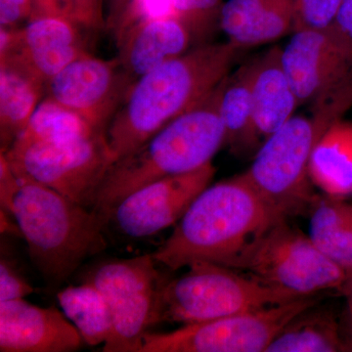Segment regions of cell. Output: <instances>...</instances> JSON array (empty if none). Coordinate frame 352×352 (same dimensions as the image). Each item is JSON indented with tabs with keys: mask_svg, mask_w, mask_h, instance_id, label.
<instances>
[{
	"mask_svg": "<svg viewBox=\"0 0 352 352\" xmlns=\"http://www.w3.org/2000/svg\"><path fill=\"white\" fill-rule=\"evenodd\" d=\"M252 97L256 129L263 141L294 117L300 106L285 73L279 46L252 59Z\"/></svg>",
	"mask_w": 352,
	"mask_h": 352,
	"instance_id": "e0dca14e",
	"label": "cell"
},
{
	"mask_svg": "<svg viewBox=\"0 0 352 352\" xmlns=\"http://www.w3.org/2000/svg\"><path fill=\"white\" fill-rule=\"evenodd\" d=\"M78 25L64 16L36 14L20 29L1 28L0 63L22 69L46 85L87 54Z\"/></svg>",
	"mask_w": 352,
	"mask_h": 352,
	"instance_id": "4fadbf2b",
	"label": "cell"
},
{
	"mask_svg": "<svg viewBox=\"0 0 352 352\" xmlns=\"http://www.w3.org/2000/svg\"><path fill=\"white\" fill-rule=\"evenodd\" d=\"M342 289H344V292H346V294L349 296V305H352V272L349 275V276H347L346 285H344V288Z\"/></svg>",
	"mask_w": 352,
	"mask_h": 352,
	"instance_id": "8d00e7d4",
	"label": "cell"
},
{
	"mask_svg": "<svg viewBox=\"0 0 352 352\" xmlns=\"http://www.w3.org/2000/svg\"><path fill=\"white\" fill-rule=\"evenodd\" d=\"M331 126L321 116H294L261 143L243 173L256 193L284 219L311 212L319 197L312 188L310 157Z\"/></svg>",
	"mask_w": 352,
	"mask_h": 352,
	"instance_id": "8992f818",
	"label": "cell"
},
{
	"mask_svg": "<svg viewBox=\"0 0 352 352\" xmlns=\"http://www.w3.org/2000/svg\"><path fill=\"white\" fill-rule=\"evenodd\" d=\"M308 308L289 322L265 352L346 351L342 324L326 309Z\"/></svg>",
	"mask_w": 352,
	"mask_h": 352,
	"instance_id": "44dd1931",
	"label": "cell"
},
{
	"mask_svg": "<svg viewBox=\"0 0 352 352\" xmlns=\"http://www.w3.org/2000/svg\"><path fill=\"white\" fill-rule=\"evenodd\" d=\"M331 29L352 48V0H342Z\"/></svg>",
	"mask_w": 352,
	"mask_h": 352,
	"instance_id": "d6a6232c",
	"label": "cell"
},
{
	"mask_svg": "<svg viewBox=\"0 0 352 352\" xmlns=\"http://www.w3.org/2000/svg\"><path fill=\"white\" fill-rule=\"evenodd\" d=\"M168 17H176L173 0H132L113 27L116 38L118 41L139 24Z\"/></svg>",
	"mask_w": 352,
	"mask_h": 352,
	"instance_id": "83f0119b",
	"label": "cell"
},
{
	"mask_svg": "<svg viewBox=\"0 0 352 352\" xmlns=\"http://www.w3.org/2000/svg\"><path fill=\"white\" fill-rule=\"evenodd\" d=\"M17 177L55 190L91 208L113 157L105 133L67 142H41L2 153Z\"/></svg>",
	"mask_w": 352,
	"mask_h": 352,
	"instance_id": "9c48e42d",
	"label": "cell"
},
{
	"mask_svg": "<svg viewBox=\"0 0 352 352\" xmlns=\"http://www.w3.org/2000/svg\"><path fill=\"white\" fill-rule=\"evenodd\" d=\"M311 210L309 237L331 261L352 272V204L330 197Z\"/></svg>",
	"mask_w": 352,
	"mask_h": 352,
	"instance_id": "7402d4cb",
	"label": "cell"
},
{
	"mask_svg": "<svg viewBox=\"0 0 352 352\" xmlns=\"http://www.w3.org/2000/svg\"><path fill=\"white\" fill-rule=\"evenodd\" d=\"M34 13L32 0H0V25L14 29L19 23L31 19Z\"/></svg>",
	"mask_w": 352,
	"mask_h": 352,
	"instance_id": "1f68e13d",
	"label": "cell"
},
{
	"mask_svg": "<svg viewBox=\"0 0 352 352\" xmlns=\"http://www.w3.org/2000/svg\"><path fill=\"white\" fill-rule=\"evenodd\" d=\"M36 292L31 284L15 270L10 261H0V302L20 300Z\"/></svg>",
	"mask_w": 352,
	"mask_h": 352,
	"instance_id": "f546056e",
	"label": "cell"
},
{
	"mask_svg": "<svg viewBox=\"0 0 352 352\" xmlns=\"http://www.w3.org/2000/svg\"><path fill=\"white\" fill-rule=\"evenodd\" d=\"M103 0H69L72 18L76 24L87 29L100 30L105 27Z\"/></svg>",
	"mask_w": 352,
	"mask_h": 352,
	"instance_id": "4dcf8cb0",
	"label": "cell"
},
{
	"mask_svg": "<svg viewBox=\"0 0 352 352\" xmlns=\"http://www.w3.org/2000/svg\"><path fill=\"white\" fill-rule=\"evenodd\" d=\"M238 51L229 41L201 44L132 83L105 131L113 162L212 94Z\"/></svg>",
	"mask_w": 352,
	"mask_h": 352,
	"instance_id": "6da1fadb",
	"label": "cell"
},
{
	"mask_svg": "<svg viewBox=\"0 0 352 352\" xmlns=\"http://www.w3.org/2000/svg\"><path fill=\"white\" fill-rule=\"evenodd\" d=\"M224 80L195 107L113 162L91 207L106 226L113 207L132 192L212 163V157L226 145V129L220 115Z\"/></svg>",
	"mask_w": 352,
	"mask_h": 352,
	"instance_id": "3957f363",
	"label": "cell"
},
{
	"mask_svg": "<svg viewBox=\"0 0 352 352\" xmlns=\"http://www.w3.org/2000/svg\"><path fill=\"white\" fill-rule=\"evenodd\" d=\"M32 1L34 6V15L47 14V15L64 16L73 20L69 0H32Z\"/></svg>",
	"mask_w": 352,
	"mask_h": 352,
	"instance_id": "836d02e7",
	"label": "cell"
},
{
	"mask_svg": "<svg viewBox=\"0 0 352 352\" xmlns=\"http://www.w3.org/2000/svg\"><path fill=\"white\" fill-rule=\"evenodd\" d=\"M151 254L111 258L96 264L83 281L105 296L113 328L104 352H140L143 338L159 324V293L163 278Z\"/></svg>",
	"mask_w": 352,
	"mask_h": 352,
	"instance_id": "ba28073f",
	"label": "cell"
},
{
	"mask_svg": "<svg viewBox=\"0 0 352 352\" xmlns=\"http://www.w3.org/2000/svg\"><path fill=\"white\" fill-rule=\"evenodd\" d=\"M0 65V142L6 153L43 100L46 85L22 69Z\"/></svg>",
	"mask_w": 352,
	"mask_h": 352,
	"instance_id": "ffe728a7",
	"label": "cell"
},
{
	"mask_svg": "<svg viewBox=\"0 0 352 352\" xmlns=\"http://www.w3.org/2000/svg\"><path fill=\"white\" fill-rule=\"evenodd\" d=\"M342 324V337H344L346 351L352 352V305L349 303L344 322Z\"/></svg>",
	"mask_w": 352,
	"mask_h": 352,
	"instance_id": "d590c367",
	"label": "cell"
},
{
	"mask_svg": "<svg viewBox=\"0 0 352 352\" xmlns=\"http://www.w3.org/2000/svg\"><path fill=\"white\" fill-rule=\"evenodd\" d=\"M63 311L24 298L0 302V351L69 352L83 344Z\"/></svg>",
	"mask_w": 352,
	"mask_h": 352,
	"instance_id": "9a60e30c",
	"label": "cell"
},
{
	"mask_svg": "<svg viewBox=\"0 0 352 352\" xmlns=\"http://www.w3.org/2000/svg\"><path fill=\"white\" fill-rule=\"evenodd\" d=\"M132 83L119 57L105 60L87 52L51 78L46 92L105 133Z\"/></svg>",
	"mask_w": 352,
	"mask_h": 352,
	"instance_id": "8fae6325",
	"label": "cell"
},
{
	"mask_svg": "<svg viewBox=\"0 0 352 352\" xmlns=\"http://www.w3.org/2000/svg\"><path fill=\"white\" fill-rule=\"evenodd\" d=\"M252 60L226 76L220 102L226 145L238 156L258 151L263 140L254 120L252 97Z\"/></svg>",
	"mask_w": 352,
	"mask_h": 352,
	"instance_id": "d6986e66",
	"label": "cell"
},
{
	"mask_svg": "<svg viewBox=\"0 0 352 352\" xmlns=\"http://www.w3.org/2000/svg\"><path fill=\"white\" fill-rule=\"evenodd\" d=\"M270 0H227L220 13L219 27L232 41L258 17Z\"/></svg>",
	"mask_w": 352,
	"mask_h": 352,
	"instance_id": "f1b7e54d",
	"label": "cell"
},
{
	"mask_svg": "<svg viewBox=\"0 0 352 352\" xmlns=\"http://www.w3.org/2000/svg\"><path fill=\"white\" fill-rule=\"evenodd\" d=\"M100 133L104 132L95 131L80 115L46 96L39 102L27 126L10 148L41 142H67Z\"/></svg>",
	"mask_w": 352,
	"mask_h": 352,
	"instance_id": "cb8c5ba5",
	"label": "cell"
},
{
	"mask_svg": "<svg viewBox=\"0 0 352 352\" xmlns=\"http://www.w3.org/2000/svg\"><path fill=\"white\" fill-rule=\"evenodd\" d=\"M342 0H293V32L327 31Z\"/></svg>",
	"mask_w": 352,
	"mask_h": 352,
	"instance_id": "4316f807",
	"label": "cell"
},
{
	"mask_svg": "<svg viewBox=\"0 0 352 352\" xmlns=\"http://www.w3.org/2000/svg\"><path fill=\"white\" fill-rule=\"evenodd\" d=\"M212 163L184 175L163 178L132 192L113 207L109 224L141 239L175 226L215 175Z\"/></svg>",
	"mask_w": 352,
	"mask_h": 352,
	"instance_id": "7c38bea8",
	"label": "cell"
},
{
	"mask_svg": "<svg viewBox=\"0 0 352 352\" xmlns=\"http://www.w3.org/2000/svg\"><path fill=\"white\" fill-rule=\"evenodd\" d=\"M132 0H112V6H111L110 15H109L107 25L111 29H113L120 16L126 10Z\"/></svg>",
	"mask_w": 352,
	"mask_h": 352,
	"instance_id": "e575fe53",
	"label": "cell"
},
{
	"mask_svg": "<svg viewBox=\"0 0 352 352\" xmlns=\"http://www.w3.org/2000/svg\"><path fill=\"white\" fill-rule=\"evenodd\" d=\"M58 302L88 346L104 344L112 333L110 307L103 294L94 284L83 281L78 286L62 289Z\"/></svg>",
	"mask_w": 352,
	"mask_h": 352,
	"instance_id": "603a6c76",
	"label": "cell"
},
{
	"mask_svg": "<svg viewBox=\"0 0 352 352\" xmlns=\"http://www.w3.org/2000/svg\"><path fill=\"white\" fill-rule=\"evenodd\" d=\"M293 34V0H270L251 24L229 41L238 50L273 43Z\"/></svg>",
	"mask_w": 352,
	"mask_h": 352,
	"instance_id": "d4e9b609",
	"label": "cell"
},
{
	"mask_svg": "<svg viewBox=\"0 0 352 352\" xmlns=\"http://www.w3.org/2000/svg\"><path fill=\"white\" fill-rule=\"evenodd\" d=\"M223 0H173L176 17L188 28L193 39L206 38L219 23Z\"/></svg>",
	"mask_w": 352,
	"mask_h": 352,
	"instance_id": "484cf974",
	"label": "cell"
},
{
	"mask_svg": "<svg viewBox=\"0 0 352 352\" xmlns=\"http://www.w3.org/2000/svg\"><path fill=\"white\" fill-rule=\"evenodd\" d=\"M317 302L314 296H303L171 332H148L140 352H265L289 322Z\"/></svg>",
	"mask_w": 352,
	"mask_h": 352,
	"instance_id": "30bf717a",
	"label": "cell"
},
{
	"mask_svg": "<svg viewBox=\"0 0 352 352\" xmlns=\"http://www.w3.org/2000/svg\"><path fill=\"white\" fill-rule=\"evenodd\" d=\"M0 204L17 222L32 264L51 287L63 284L106 248L103 219L50 187L17 177L12 193Z\"/></svg>",
	"mask_w": 352,
	"mask_h": 352,
	"instance_id": "277c9868",
	"label": "cell"
},
{
	"mask_svg": "<svg viewBox=\"0 0 352 352\" xmlns=\"http://www.w3.org/2000/svg\"><path fill=\"white\" fill-rule=\"evenodd\" d=\"M193 36L177 17L142 23L118 39L119 59L132 82L188 51Z\"/></svg>",
	"mask_w": 352,
	"mask_h": 352,
	"instance_id": "2e32d148",
	"label": "cell"
},
{
	"mask_svg": "<svg viewBox=\"0 0 352 352\" xmlns=\"http://www.w3.org/2000/svg\"><path fill=\"white\" fill-rule=\"evenodd\" d=\"M231 268L300 296L342 289L347 280L346 271L326 256L308 234L289 226L288 220L259 236Z\"/></svg>",
	"mask_w": 352,
	"mask_h": 352,
	"instance_id": "52a82bcc",
	"label": "cell"
},
{
	"mask_svg": "<svg viewBox=\"0 0 352 352\" xmlns=\"http://www.w3.org/2000/svg\"><path fill=\"white\" fill-rule=\"evenodd\" d=\"M184 274L164 279L159 293V323H201L273 307L303 296L212 263H195Z\"/></svg>",
	"mask_w": 352,
	"mask_h": 352,
	"instance_id": "5b68a950",
	"label": "cell"
},
{
	"mask_svg": "<svg viewBox=\"0 0 352 352\" xmlns=\"http://www.w3.org/2000/svg\"><path fill=\"white\" fill-rule=\"evenodd\" d=\"M315 186L329 197L352 195V122L338 120L315 143L309 163Z\"/></svg>",
	"mask_w": 352,
	"mask_h": 352,
	"instance_id": "ac0fdd59",
	"label": "cell"
},
{
	"mask_svg": "<svg viewBox=\"0 0 352 352\" xmlns=\"http://www.w3.org/2000/svg\"><path fill=\"white\" fill-rule=\"evenodd\" d=\"M285 73L300 105L314 103L352 71V48L333 31L293 32L281 48Z\"/></svg>",
	"mask_w": 352,
	"mask_h": 352,
	"instance_id": "5bb4252c",
	"label": "cell"
},
{
	"mask_svg": "<svg viewBox=\"0 0 352 352\" xmlns=\"http://www.w3.org/2000/svg\"><path fill=\"white\" fill-rule=\"evenodd\" d=\"M282 220L288 219L272 210L242 173L204 189L152 256L171 270L200 261L231 268L252 242Z\"/></svg>",
	"mask_w": 352,
	"mask_h": 352,
	"instance_id": "7a4b0ae2",
	"label": "cell"
}]
</instances>
